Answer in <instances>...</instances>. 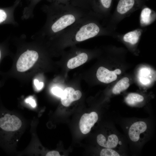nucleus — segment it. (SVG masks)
Wrapping results in <instances>:
<instances>
[{
    "mask_svg": "<svg viewBox=\"0 0 156 156\" xmlns=\"http://www.w3.org/2000/svg\"><path fill=\"white\" fill-rule=\"evenodd\" d=\"M141 34V30L136 29L126 34L123 36V39L126 42L135 44L138 42Z\"/></svg>",
    "mask_w": 156,
    "mask_h": 156,
    "instance_id": "9b49d317",
    "label": "nucleus"
},
{
    "mask_svg": "<svg viewBox=\"0 0 156 156\" xmlns=\"http://www.w3.org/2000/svg\"><path fill=\"white\" fill-rule=\"evenodd\" d=\"M144 100L143 96L136 93H130L125 99L126 103L129 105L133 106L142 101Z\"/></svg>",
    "mask_w": 156,
    "mask_h": 156,
    "instance_id": "ddd939ff",
    "label": "nucleus"
},
{
    "mask_svg": "<svg viewBox=\"0 0 156 156\" xmlns=\"http://www.w3.org/2000/svg\"><path fill=\"white\" fill-rule=\"evenodd\" d=\"M102 6L105 8H109L110 7L112 0H100Z\"/></svg>",
    "mask_w": 156,
    "mask_h": 156,
    "instance_id": "f3484780",
    "label": "nucleus"
},
{
    "mask_svg": "<svg viewBox=\"0 0 156 156\" xmlns=\"http://www.w3.org/2000/svg\"><path fill=\"white\" fill-rule=\"evenodd\" d=\"M101 156H120V154L111 148H106L103 149L100 152Z\"/></svg>",
    "mask_w": 156,
    "mask_h": 156,
    "instance_id": "2eb2a0df",
    "label": "nucleus"
},
{
    "mask_svg": "<svg viewBox=\"0 0 156 156\" xmlns=\"http://www.w3.org/2000/svg\"><path fill=\"white\" fill-rule=\"evenodd\" d=\"M25 102L27 103H29L33 107H35L36 106V103L35 100L31 96L26 99Z\"/></svg>",
    "mask_w": 156,
    "mask_h": 156,
    "instance_id": "a211bd4d",
    "label": "nucleus"
},
{
    "mask_svg": "<svg viewBox=\"0 0 156 156\" xmlns=\"http://www.w3.org/2000/svg\"><path fill=\"white\" fill-rule=\"evenodd\" d=\"M101 32L100 25L92 19L90 13L66 28L57 36L61 42L73 43L93 38Z\"/></svg>",
    "mask_w": 156,
    "mask_h": 156,
    "instance_id": "f257e3e1",
    "label": "nucleus"
},
{
    "mask_svg": "<svg viewBox=\"0 0 156 156\" xmlns=\"http://www.w3.org/2000/svg\"><path fill=\"white\" fill-rule=\"evenodd\" d=\"M147 128L146 123L142 121L136 122L130 126L129 135L131 140L134 142L139 140L140 134L145 132Z\"/></svg>",
    "mask_w": 156,
    "mask_h": 156,
    "instance_id": "0eeeda50",
    "label": "nucleus"
},
{
    "mask_svg": "<svg viewBox=\"0 0 156 156\" xmlns=\"http://www.w3.org/2000/svg\"><path fill=\"white\" fill-rule=\"evenodd\" d=\"M1 52L0 50V59H1Z\"/></svg>",
    "mask_w": 156,
    "mask_h": 156,
    "instance_id": "4be33fe9",
    "label": "nucleus"
},
{
    "mask_svg": "<svg viewBox=\"0 0 156 156\" xmlns=\"http://www.w3.org/2000/svg\"><path fill=\"white\" fill-rule=\"evenodd\" d=\"M34 83L37 90H41L44 86V83L42 82H39L36 79H35L34 80Z\"/></svg>",
    "mask_w": 156,
    "mask_h": 156,
    "instance_id": "6ab92c4d",
    "label": "nucleus"
},
{
    "mask_svg": "<svg viewBox=\"0 0 156 156\" xmlns=\"http://www.w3.org/2000/svg\"><path fill=\"white\" fill-rule=\"evenodd\" d=\"M77 55L70 59L67 63V66L70 69H73L85 63L88 59V55L85 52L77 51Z\"/></svg>",
    "mask_w": 156,
    "mask_h": 156,
    "instance_id": "1a4fd4ad",
    "label": "nucleus"
},
{
    "mask_svg": "<svg viewBox=\"0 0 156 156\" xmlns=\"http://www.w3.org/2000/svg\"><path fill=\"white\" fill-rule=\"evenodd\" d=\"M38 58V53L34 51L27 50L22 54L16 63L17 70L25 72L33 66Z\"/></svg>",
    "mask_w": 156,
    "mask_h": 156,
    "instance_id": "7ed1b4c3",
    "label": "nucleus"
},
{
    "mask_svg": "<svg viewBox=\"0 0 156 156\" xmlns=\"http://www.w3.org/2000/svg\"><path fill=\"white\" fill-rule=\"evenodd\" d=\"M135 3V0H120L117 7V11L120 14H124L132 8Z\"/></svg>",
    "mask_w": 156,
    "mask_h": 156,
    "instance_id": "9d476101",
    "label": "nucleus"
},
{
    "mask_svg": "<svg viewBox=\"0 0 156 156\" xmlns=\"http://www.w3.org/2000/svg\"><path fill=\"white\" fill-rule=\"evenodd\" d=\"M121 73V70L119 69L110 71L103 67L101 66L97 70L96 75L100 81L108 83L116 80L117 77L116 74L120 75Z\"/></svg>",
    "mask_w": 156,
    "mask_h": 156,
    "instance_id": "39448f33",
    "label": "nucleus"
},
{
    "mask_svg": "<svg viewBox=\"0 0 156 156\" xmlns=\"http://www.w3.org/2000/svg\"><path fill=\"white\" fill-rule=\"evenodd\" d=\"M118 141L117 136L114 134L110 135L107 139L102 134H99L97 137V141L98 144L105 148H112L116 147Z\"/></svg>",
    "mask_w": 156,
    "mask_h": 156,
    "instance_id": "6e6552de",
    "label": "nucleus"
},
{
    "mask_svg": "<svg viewBox=\"0 0 156 156\" xmlns=\"http://www.w3.org/2000/svg\"><path fill=\"white\" fill-rule=\"evenodd\" d=\"M129 79L127 77H125L120 80L113 87L112 92L114 94H120L122 92L127 89L129 87Z\"/></svg>",
    "mask_w": 156,
    "mask_h": 156,
    "instance_id": "f8f14e48",
    "label": "nucleus"
},
{
    "mask_svg": "<svg viewBox=\"0 0 156 156\" xmlns=\"http://www.w3.org/2000/svg\"><path fill=\"white\" fill-rule=\"evenodd\" d=\"M46 156H60L59 152L56 151H52L48 152L46 155Z\"/></svg>",
    "mask_w": 156,
    "mask_h": 156,
    "instance_id": "412c9836",
    "label": "nucleus"
},
{
    "mask_svg": "<svg viewBox=\"0 0 156 156\" xmlns=\"http://www.w3.org/2000/svg\"><path fill=\"white\" fill-rule=\"evenodd\" d=\"M51 91L52 93L54 95L58 97H61L64 90L59 87H55L52 88Z\"/></svg>",
    "mask_w": 156,
    "mask_h": 156,
    "instance_id": "dca6fc26",
    "label": "nucleus"
},
{
    "mask_svg": "<svg viewBox=\"0 0 156 156\" xmlns=\"http://www.w3.org/2000/svg\"><path fill=\"white\" fill-rule=\"evenodd\" d=\"M81 95L79 90L75 91L72 88L67 87L64 90L61 97L62 103L65 107H68L73 102L79 99Z\"/></svg>",
    "mask_w": 156,
    "mask_h": 156,
    "instance_id": "423d86ee",
    "label": "nucleus"
},
{
    "mask_svg": "<svg viewBox=\"0 0 156 156\" xmlns=\"http://www.w3.org/2000/svg\"><path fill=\"white\" fill-rule=\"evenodd\" d=\"M151 13V10L148 8H145L142 10L140 18V22L142 25H146L150 23Z\"/></svg>",
    "mask_w": 156,
    "mask_h": 156,
    "instance_id": "4468645a",
    "label": "nucleus"
},
{
    "mask_svg": "<svg viewBox=\"0 0 156 156\" xmlns=\"http://www.w3.org/2000/svg\"><path fill=\"white\" fill-rule=\"evenodd\" d=\"M7 17V15L5 11L0 9V23L5 20Z\"/></svg>",
    "mask_w": 156,
    "mask_h": 156,
    "instance_id": "aec40b11",
    "label": "nucleus"
},
{
    "mask_svg": "<svg viewBox=\"0 0 156 156\" xmlns=\"http://www.w3.org/2000/svg\"><path fill=\"white\" fill-rule=\"evenodd\" d=\"M22 125L21 120L14 115L8 113L2 114L0 117V131L3 133L15 131Z\"/></svg>",
    "mask_w": 156,
    "mask_h": 156,
    "instance_id": "f03ea898",
    "label": "nucleus"
},
{
    "mask_svg": "<svg viewBox=\"0 0 156 156\" xmlns=\"http://www.w3.org/2000/svg\"><path fill=\"white\" fill-rule=\"evenodd\" d=\"M98 119V115L95 112L83 114L81 118L79 123L80 129L81 132L83 134L89 133Z\"/></svg>",
    "mask_w": 156,
    "mask_h": 156,
    "instance_id": "20e7f679",
    "label": "nucleus"
}]
</instances>
